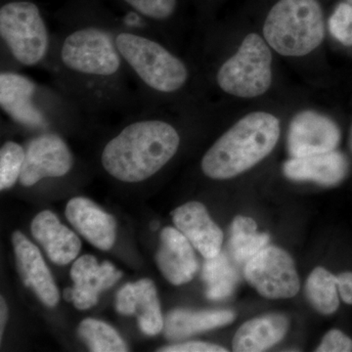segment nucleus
<instances>
[{"mask_svg":"<svg viewBox=\"0 0 352 352\" xmlns=\"http://www.w3.org/2000/svg\"><path fill=\"white\" fill-rule=\"evenodd\" d=\"M100 0H67L41 68L85 118L131 113L144 107Z\"/></svg>","mask_w":352,"mask_h":352,"instance_id":"1","label":"nucleus"},{"mask_svg":"<svg viewBox=\"0 0 352 352\" xmlns=\"http://www.w3.org/2000/svg\"><path fill=\"white\" fill-rule=\"evenodd\" d=\"M164 107L144 106L131 113L102 148L103 170L115 179L138 183L168 166L179 150L182 135Z\"/></svg>","mask_w":352,"mask_h":352,"instance_id":"2","label":"nucleus"},{"mask_svg":"<svg viewBox=\"0 0 352 352\" xmlns=\"http://www.w3.org/2000/svg\"><path fill=\"white\" fill-rule=\"evenodd\" d=\"M113 41L135 85L143 106H160L186 90L191 80L188 65L147 27L120 20L108 10Z\"/></svg>","mask_w":352,"mask_h":352,"instance_id":"3","label":"nucleus"},{"mask_svg":"<svg viewBox=\"0 0 352 352\" xmlns=\"http://www.w3.org/2000/svg\"><path fill=\"white\" fill-rule=\"evenodd\" d=\"M0 108L16 126L38 133L58 132L85 118L54 85H41L14 69L0 73Z\"/></svg>","mask_w":352,"mask_h":352,"instance_id":"4","label":"nucleus"},{"mask_svg":"<svg viewBox=\"0 0 352 352\" xmlns=\"http://www.w3.org/2000/svg\"><path fill=\"white\" fill-rule=\"evenodd\" d=\"M280 133V120L272 113H249L210 146L201 159V170L214 180L242 175L273 151Z\"/></svg>","mask_w":352,"mask_h":352,"instance_id":"5","label":"nucleus"},{"mask_svg":"<svg viewBox=\"0 0 352 352\" xmlns=\"http://www.w3.org/2000/svg\"><path fill=\"white\" fill-rule=\"evenodd\" d=\"M1 69L43 67L52 45L41 7L34 0H1Z\"/></svg>","mask_w":352,"mask_h":352,"instance_id":"6","label":"nucleus"},{"mask_svg":"<svg viewBox=\"0 0 352 352\" xmlns=\"http://www.w3.org/2000/svg\"><path fill=\"white\" fill-rule=\"evenodd\" d=\"M325 34L323 11L317 0H279L263 25L266 43L284 56L309 54Z\"/></svg>","mask_w":352,"mask_h":352,"instance_id":"7","label":"nucleus"},{"mask_svg":"<svg viewBox=\"0 0 352 352\" xmlns=\"http://www.w3.org/2000/svg\"><path fill=\"white\" fill-rule=\"evenodd\" d=\"M221 91L241 98L265 94L272 83V54L268 43L258 34H248L237 52L215 72Z\"/></svg>","mask_w":352,"mask_h":352,"instance_id":"8","label":"nucleus"},{"mask_svg":"<svg viewBox=\"0 0 352 352\" xmlns=\"http://www.w3.org/2000/svg\"><path fill=\"white\" fill-rule=\"evenodd\" d=\"M245 278L259 295L270 300L291 298L300 288L294 259L276 245H266L245 264Z\"/></svg>","mask_w":352,"mask_h":352,"instance_id":"9","label":"nucleus"},{"mask_svg":"<svg viewBox=\"0 0 352 352\" xmlns=\"http://www.w3.org/2000/svg\"><path fill=\"white\" fill-rule=\"evenodd\" d=\"M75 166V157L58 132H41L25 145V157L19 182L31 187L47 178L69 175Z\"/></svg>","mask_w":352,"mask_h":352,"instance_id":"10","label":"nucleus"},{"mask_svg":"<svg viewBox=\"0 0 352 352\" xmlns=\"http://www.w3.org/2000/svg\"><path fill=\"white\" fill-rule=\"evenodd\" d=\"M340 141L338 124L315 111L296 113L289 124L287 146L291 157L322 154L337 149Z\"/></svg>","mask_w":352,"mask_h":352,"instance_id":"11","label":"nucleus"},{"mask_svg":"<svg viewBox=\"0 0 352 352\" xmlns=\"http://www.w3.org/2000/svg\"><path fill=\"white\" fill-rule=\"evenodd\" d=\"M176 228L190 241L205 258H212L221 252L223 233L199 201H189L173 212Z\"/></svg>","mask_w":352,"mask_h":352,"instance_id":"12","label":"nucleus"},{"mask_svg":"<svg viewBox=\"0 0 352 352\" xmlns=\"http://www.w3.org/2000/svg\"><path fill=\"white\" fill-rule=\"evenodd\" d=\"M122 276V273L109 261L99 264L94 256H80L71 270L74 305L80 310L94 307L101 292L111 288Z\"/></svg>","mask_w":352,"mask_h":352,"instance_id":"13","label":"nucleus"},{"mask_svg":"<svg viewBox=\"0 0 352 352\" xmlns=\"http://www.w3.org/2000/svg\"><path fill=\"white\" fill-rule=\"evenodd\" d=\"M12 242L23 282L32 289L44 305L54 307L59 302V291L38 248L20 231L13 234Z\"/></svg>","mask_w":352,"mask_h":352,"instance_id":"14","label":"nucleus"},{"mask_svg":"<svg viewBox=\"0 0 352 352\" xmlns=\"http://www.w3.org/2000/svg\"><path fill=\"white\" fill-rule=\"evenodd\" d=\"M156 261L162 274L175 286L188 283L198 270V261L191 243L173 227L162 230Z\"/></svg>","mask_w":352,"mask_h":352,"instance_id":"15","label":"nucleus"},{"mask_svg":"<svg viewBox=\"0 0 352 352\" xmlns=\"http://www.w3.org/2000/svg\"><path fill=\"white\" fill-rule=\"evenodd\" d=\"M66 217L76 230L94 247L108 251L115 244L116 220L94 201L83 197L72 199L67 205Z\"/></svg>","mask_w":352,"mask_h":352,"instance_id":"16","label":"nucleus"},{"mask_svg":"<svg viewBox=\"0 0 352 352\" xmlns=\"http://www.w3.org/2000/svg\"><path fill=\"white\" fill-rule=\"evenodd\" d=\"M349 168L346 157L333 150L312 156L291 157L284 164L283 173L293 182H310L331 187L346 178Z\"/></svg>","mask_w":352,"mask_h":352,"instance_id":"17","label":"nucleus"},{"mask_svg":"<svg viewBox=\"0 0 352 352\" xmlns=\"http://www.w3.org/2000/svg\"><path fill=\"white\" fill-rule=\"evenodd\" d=\"M32 234L52 263L66 265L80 254L82 243L50 210L39 212L32 222Z\"/></svg>","mask_w":352,"mask_h":352,"instance_id":"18","label":"nucleus"},{"mask_svg":"<svg viewBox=\"0 0 352 352\" xmlns=\"http://www.w3.org/2000/svg\"><path fill=\"white\" fill-rule=\"evenodd\" d=\"M289 330V320L280 314L256 317L243 324L234 336L233 351H267L283 340Z\"/></svg>","mask_w":352,"mask_h":352,"instance_id":"19","label":"nucleus"},{"mask_svg":"<svg viewBox=\"0 0 352 352\" xmlns=\"http://www.w3.org/2000/svg\"><path fill=\"white\" fill-rule=\"evenodd\" d=\"M235 318L236 315L231 310L189 311L175 309L164 318V332L171 340H183L195 333L223 327L232 323Z\"/></svg>","mask_w":352,"mask_h":352,"instance_id":"20","label":"nucleus"},{"mask_svg":"<svg viewBox=\"0 0 352 352\" xmlns=\"http://www.w3.org/2000/svg\"><path fill=\"white\" fill-rule=\"evenodd\" d=\"M270 236L258 232L256 222L251 217L238 215L230 230L229 250L234 263L245 264L268 245Z\"/></svg>","mask_w":352,"mask_h":352,"instance_id":"21","label":"nucleus"},{"mask_svg":"<svg viewBox=\"0 0 352 352\" xmlns=\"http://www.w3.org/2000/svg\"><path fill=\"white\" fill-rule=\"evenodd\" d=\"M201 277L207 285L206 296L210 300H226L232 295L239 282V273L226 252L206 258Z\"/></svg>","mask_w":352,"mask_h":352,"instance_id":"22","label":"nucleus"},{"mask_svg":"<svg viewBox=\"0 0 352 352\" xmlns=\"http://www.w3.org/2000/svg\"><path fill=\"white\" fill-rule=\"evenodd\" d=\"M134 286V314L138 315V325L146 335L155 336L164 329L157 289L150 279H141Z\"/></svg>","mask_w":352,"mask_h":352,"instance_id":"23","label":"nucleus"},{"mask_svg":"<svg viewBox=\"0 0 352 352\" xmlns=\"http://www.w3.org/2000/svg\"><path fill=\"white\" fill-rule=\"evenodd\" d=\"M305 296L312 307L319 314H335L340 307L337 276H333L325 268H315L305 283Z\"/></svg>","mask_w":352,"mask_h":352,"instance_id":"24","label":"nucleus"},{"mask_svg":"<svg viewBox=\"0 0 352 352\" xmlns=\"http://www.w3.org/2000/svg\"><path fill=\"white\" fill-rule=\"evenodd\" d=\"M146 27L160 30L170 24L177 13L179 0H115Z\"/></svg>","mask_w":352,"mask_h":352,"instance_id":"25","label":"nucleus"},{"mask_svg":"<svg viewBox=\"0 0 352 352\" xmlns=\"http://www.w3.org/2000/svg\"><path fill=\"white\" fill-rule=\"evenodd\" d=\"M78 333L90 351L94 352H124L129 351L124 340L108 324L95 319H85Z\"/></svg>","mask_w":352,"mask_h":352,"instance_id":"26","label":"nucleus"},{"mask_svg":"<svg viewBox=\"0 0 352 352\" xmlns=\"http://www.w3.org/2000/svg\"><path fill=\"white\" fill-rule=\"evenodd\" d=\"M25 157V147L6 141L0 149V189L12 188L19 180Z\"/></svg>","mask_w":352,"mask_h":352,"instance_id":"27","label":"nucleus"},{"mask_svg":"<svg viewBox=\"0 0 352 352\" xmlns=\"http://www.w3.org/2000/svg\"><path fill=\"white\" fill-rule=\"evenodd\" d=\"M329 30L340 43L352 45V0L338 4L329 20Z\"/></svg>","mask_w":352,"mask_h":352,"instance_id":"28","label":"nucleus"},{"mask_svg":"<svg viewBox=\"0 0 352 352\" xmlns=\"http://www.w3.org/2000/svg\"><path fill=\"white\" fill-rule=\"evenodd\" d=\"M318 352H349L352 351V340L342 331H329L320 344L316 349Z\"/></svg>","mask_w":352,"mask_h":352,"instance_id":"29","label":"nucleus"},{"mask_svg":"<svg viewBox=\"0 0 352 352\" xmlns=\"http://www.w3.org/2000/svg\"><path fill=\"white\" fill-rule=\"evenodd\" d=\"M162 352H226L224 347L208 342H190L183 344H173L159 349Z\"/></svg>","mask_w":352,"mask_h":352,"instance_id":"30","label":"nucleus"},{"mask_svg":"<svg viewBox=\"0 0 352 352\" xmlns=\"http://www.w3.org/2000/svg\"><path fill=\"white\" fill-rule=\"evenodd\" d=\"M337 286L342 302L352 305V272H342L337 276Z\"/></svg>","mask_w":352,"mask_h":352,"instance_id":"31","label":"nucleus"},{"mask_svg":"<svg viewBox=\"0 0 352 352\" xmlns=\"http://www.w3.org/2000/svg\"><path fill=\"white\" fill-rule=\"evenodd\" d=\"M1 307H0V336L3 335L4 327H6L7 320V307L6 300L1 296Z\"/></svg>","mask_w":352,"mask_h":352,"instance_id":"32","label":"nucleus"},{"mask_svg":"<svg viewBox=\"0 0 352 352\" xmlns=\"http://www.w3.org/2000/svg\"><path fill=\"white\" fill-rule=\"evenodd\" d=\"M74 291L73 288H67L64 291V298L67 302H73Z\"/></svg>","mask_w":352,"mask_h":352,"instance_id":"33","label":"nucleus"},{"mask_svg":"<svg viewBox=\"0 0 352 352\" xmlns=\"http://www.w3.org/2000/svg\"><path fill=\"white\" fill-rule=\"evenodd\" d=\"M159 226H160V223L159 222L157 221H154V222H152L151 223V229L153 231H155V230H157V228H159Z\"/></svg>","mask_w":352,"mask_h":352,"instance_id":"34","label":"nucleus"},{"mask_svg":"<svg viewBox=\"0 0 352 352\" xmlns=\"http://www.w3.org/2000/svg\"><path fill=\"white\" fill-rule=\"evenodd\" d=\"M349 148H351V151L352 153V126L351 129V133H349Z\"/></svg>","mask_w":352,"mask_h":352,"instance_id":"35","label":"nucleus"}]
</instances>
